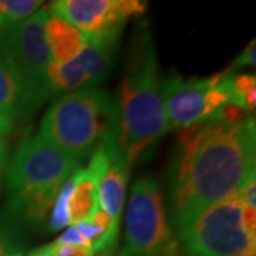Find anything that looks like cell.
<instances>
[{
  "label": "cell",
  "mask_w": 256,
  "mask_h": 256,
  "mask_svg": "<svg viewBox=\"0 0 256 256\" xmlns=\"http://www.w3.org/2000/svg\"><path fill=\"white\" fill-rule=\"evenodd\" d=\"M114 47L97 46L87 42L82 53L66 64L50 63L47 67L48 97H62L82 88H98L112 68Z\"/></svg>",
  "instance_id": "9c48e42d"
},
{
  "label": "cell",
  "mask_w": 256,
  "mask_h": 256,
  "mask_svg": "<svg viewBox=\"0 0 256 256\" xmlns=\"http://www.w3.org/2000/svg\"><path fill=\"white\" fill-rule=\"evenodd\" d=\"M48 9L42 8L24 22L6 28V46L20 82L26 117L48 98L47 67L52 62L44 37Z\"/></svg>",
  "instance_id": "52a82bcc"
},
{
  "label": "cell",
  "mask_w": 256,
  "mask_h": 256,
  "mask_svg": "<svg viewBox=\"0 0 256 256\" xmlns=\"http://www.w3.org/2000/svg\"><path fill=\"white\" fill-rule=\"evenodd\" d=\"M255 174H252L246 181L244 182V185L240 186V190L238 191L239 198L242 204L248 206V208H256L255 201V192H256V184H255Z\"/></svg>",
  "instance_id": "d6986e66"
},
{
  "label": "cell",
  "mask_w": 256,
  "mask_h": 256,
  "mask_svg": "<svg viewBox=\"0 0 256 256\" xmlns=\"http://www.w3.org/2000/svg\"><path fill=\"white\" fill-rule=\"evenodd\" d=\"M86 36L88 43L114 47L131 16L144 13L138 0H58L48 8Z\"/></svg>",
  "instance_id": "ba28073f"
},
{
  "label": "cell",
  "mask_w": 256,
  "mask_h": 256,
  "mask_svg": "<svg viewBox=\"0 0 256 256\" xmlns=\"http://www.w3.org/2000/svg\"><path fill=\"white\" fill-rule=\"evenodd\" d=\"M100 146L106 148L108 161L98 181V210H104L111 220L120 224L131 166L121 151L120 134L104 140Z\"/></svg>",
  "instance_id": "8fae6325"
},
{
  "label": "cell",
  "mask_w": 256,
  "mask_h": 256,
  "mask_svg": "<svg viewBox=\"0 0 256 256\" xmlns=\"http://www.w3.org/2000/svg\"><path fill=\"white\" fill-rule=\"evenodd\" d=\"M28 256H54V254H53L52 245H46V246L34 249L33 252H30V255Z\"/></svg>",
  "instance_id": "d4e9b609"
},
{
  "label": "cell",
  "mask_w": 256,
  "mask_h": 256,
  "mask_svg": "<svg viewBox=\"0 0 256 256\" xmlns=\"http://www.w3.org/2000/svg\"><path fill=\"white\" fill-rule=\"evenodd\" d=\"M44 37L52 58L50 63H70L87 46V38L82 32L50 9L44 24Z\"/></svg>",
  "instance_id": "7c38bea8"
},
{
  "label": "cell",
  "mask_w": 256,
  "mask_h": 256,
  "mask_svg": "<svg viewBox=\"0 0 256 256\" xmlns=\"http://www.w3.org/2000/svg\"><path fill=\"white\" fill-rule=\"evenodd\" d=\"M53 244L54 245H72V246L87 248L90 250L88 242L82 236V232L77 229V226H68V229H66Z\"/></svg>",
  "instance_id": "ac0fdd59"
},
{
  "label": "cell",
  "mask_w": 256,
  "mask_h": 256,
  "mask_svg": "<svg viewBox=\"0 0 256 256\" xmlns=\"http://www.w3.org/2000/svg\"><path fill=\"white\" fill-rule=\"evenodd\" d=\"M240 66H255V42H250L249 43V46L244 50V53L239 56L238 58L232 64V67L229 68V70H232V68H235V67H240Z\"/></svg>",
  "instance_id": "44dd1931"
},
{
  "label": "cell",
  "mask_w": 256,
  "mask_h": 256,
  "mask_svg": "<svg viewBox=\"0 0 256 256\" xmlns=\"http://www.w3.org/2000/svg\"><path fill=\"white\" fill-rule=\"evenodd\" d=\"M40 0H0V28L24 22L42 9Z\"/></svg>",
  "instance_id": "5bb4252c"
},
{
  "label": "cell",
  "mask_w": 256,
  "mask_h": 256,
  "mask_svg": "<svg viewBox=\"0 0 256 256\" xmlns=\"http://www.w3.org/2000/svg\"><path fill=\"white\" fill-rule=\"evenodd\" d=\"M114 134H120L117 101L100 88H82L48 107L37 136L80 162Z\"/></svg>",
  "instance_id": "277c9868"
},
{
  "label": "cell",
  "mask_w": 256,
  "mask_h": 256,
  "mask_svg": "<svg viewBox=\"0 0 256 256\" xmlns=\"http://www.w3.org/2000/svg\"><path fill=\"white\" fill-rule=\"evenodd\" d=\"M73 185L74 176L72 175L63 184V186L60 188L57 200H56L54 205L52 208V212H50V218L47 220V232H57V230L63 229L64 226L70 225V220H68V198H70V194L73 191Z\"/></svg>",
  "instance_id": "9a60e30c"
},
{
  "label": "cell",
  "mask_w": 256,
  "mask_h": 256,
  "mask_svg": "<svg viewBox=\"0 0 256 256\" xmlns=\"http://www.w3.org/2000/svg\"><path fill=\"white\" fill-rule=\"evenodd\" d=\"M238 192L204 210L180 232L185 256H255L256 236L242 225Z\"/></svg>",
  "instance_id": "8992f818"
},
{
  "label": "cell",
  "mask_w": 256,
  "mask_h": 256,
  "mask_svg": "<svg viewBox=\"0 0 256 256\" xmlns=\"http://www.w3.org/2000/svg\"><path fill=\"white\" fill-rule=\"evenodd\" d=\"M118 104L120 146L130 166L146 161L170 131L162 100V80L151 34L140 30L132 38Z\"/></svg>",
  "instance_id": "7a4b0ae2"
},
{
  "label": "cell",
  "mask_w": 256,
  "mask_h": 256,
  "mask_svg": "<svg viewBox=\"0 0 256 256\" xmlns=\"http://www.w3.org/2000/svg\"><path fill=\"white\" fill-rule=\"evenodd\" d=\"M22 226L6 212L0 214V256L22 252Z\"/></svg>",
  "instance_id": "2e32d148"
},
{
  "label": "cell",
  "mask_w": 256,
  "mask_h": 256,
  "mask_svg": "<svg viewBox=\"0 0 256 256\" xmlns=\"http://www.w3.org/2000/svg\"><path fill=\"white\" fill-rule=\"evenodd\" d=\"M234 92L238 104L248 112L255 110L256 104V78L250 74H235Z\"/></svg>",
  "instance_id": "e0dca14e"
},
{
  "label": "cell",
  "mask_w": 256,
  "mask_h": 256,
  "mask_svg": "<svg viewBox=\"0 0 256 256\" xmlns=\"http://www.w3.org/2000/svg\"><path fill=\"white\" fill-rule=\"evenodd\" d=\"M54 256H92V250L87 248L72 246V245H54L52 244Z\"/></svg>",
  "instance_id": "ffe728a7"
},
{
  "label": "cell",
  "mask_w": 256,
  "mask_h": 256,
  "mask_svg": "<svg viewBox=\"0 0 256 256\" xmlns=\"http://www.w3.org/2000/svg\"><path fill=\"white\" fill-rule=\"evenodd\" d=\"M114 256H185L152 175L140 176L131 188L124 242Z\"/></svg>",
  "instance_id": "5b68a950"
},
{
  "label": "cell",
  "mask_w": 256,
  "mask_h": 256,
  "mask_svg": "<svg viewBox=\"0 0 256 256\" xmlns=\"http://www.w3.org/2000/svg\"><path fill=\"white\" fill-rule=\"evenodd\" d=\"M8 161H9V151H8V144L3 138H0V186L3 182V176L8 170Z\"/></svg>",
  "instance_id": "603a6c76"
},
{
  "label": "cell",
  "mask_w": 256,
  "mask_h": 256,
  "mask_svg": "<svg viewBox=\"0 0 256 256\" xmlns=\"http://www.w3.org/2000/svg\"><path fill=\"white\" fill-rule=\"evenodd\" d=\"M256 208L245 206L242 210V225L248 234L256 236Z\"/></svg>",
  "instance_id": "7402d4cb"
},
{
  "label": "cell",
  "mask_w": 256,
  "mask_h": 256,
  "mask_svg": "<svg viewBox=\"0 0 256 256\" xmlns=\"http://www.w3.org/2000/svg\"><path fill=\"white\" fill-rule=\"evenodd\" d=\"M14 128V118L8 114L0 112V138H4L13 132Z\"/></svg>",
  "instance_id": "cb8c5ba5"
},
{
  "label": "cell",
  "mask_w": 256,
  "mask_h": 256,
  "mask_svg": "<svg viewBox=\"0 0 256 256\" xmlns=\"http://www.w3.org/2000/svg\"><path fill=\"white\" fill-rule=\"evenodd\" d=\"M78 161L38 136L24 138L8 172L6 214L20 226L47 220L63 184L78 170Z\"/></svg>",
  "instance_id": "3957f363"
},
{
  "label": "cell",
  "mask_w": 256,
  "mask_h": 256,
  "mask_svg": "<svg viewBox=\"0 0 256 256\" xmlns=\"http://www.w3.org/2000/svg\"><path fill=\"white\" fill-rule=\"evenodd\" d=\"M255 174V121H204L184 130L170 166L168 206L176 232L234 195Z\"/></svg>",
  "instance_id": "6da1fadb"
},
{
  "label": "cell",
  "mask_w": 256,
  "mask_h": 256,
  "mask_svg": "<svg viewBox=\"0 0 256 256\" xmlns=\"http://www.w3.org/2000/svg\"><path fill=\"white\" fill-rule=\"evenodd\" d=\"M212 86L210 78H184L172 74L162 82L164 110L171 130H185L204 122L205 96Z\"/></svg>",
  "instance_id": "30bf717a"
},
{
  "label": "cell",
  "mask_w": 256,
  "mask_h": 256,
  "mask_svg": "<svg viewBox=\"0 0 256 256\" xmlns=\"http://www.w3.org/2000/svg\"><path fill=\"white\" fill-rule=\"evenodd\" d=\"M8 256H23L22 252H18V254H13V255H8Z\"/></svg>",
  "instance_id": "484cf974"
},
{
  "label": "cell",
  "mask_w": 256,
  "mask_h": 256,
  "mask_svg": "<svg viewBox=\"0 0 256 256\" xmlns=\"http://www.w3.org/2000/svg\"><path fill=\"white\" fill-rule=\"evenodd\" d=\"M6 28H0V112L10 117H26L24 98L14 66L6 46Z\"/></svg>",
  "instance_id": "4fadbf2b"
}]
</instances>
